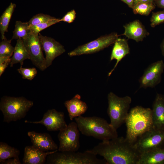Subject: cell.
Wrapping results in <instances>:
<instances>
[{
  "label": "cell",
  "instance_id": "obj_10",
  "mask_svg": "<svg viewBox=\"0 0 164 164\" xmlns=\"http://www.w3.org/2000/svg\"><path fill=\"white\" fill-rule=\"evenodd\" d=\"M22 39L32 63L40 70H45L47 68L45 58L43 53L39 34L30 32L26 38Z\"/></svg>",
  "mask_w": 164,
  "mask_h": 164
},
{
  "label": "cell",
  "instance_id": "obj_4",
  "mask_svg": "<svg viewBox=\"0 0 164 164\" xmlns=\"http://www.w3.org/2000/svg\"><path fill=\"white\" fill-rule=\"evenodd\" d=\"M33 104V101L23 97L3 96L0 109L3 115V121L9 123L24 118Z\"/></svg>",
  "mask_w": 164,
  "mask_h": 164
},
{
  "label": "cell",
  "instance_id": "obj_17",
  "mask_svg": "<svg viewBox=\"0 0 164 164\" xmlns=\"http://www.w3.org/2000/svg\"><path fill=\"white\" fill-rule=\"evenodd\" d=\"M124 27L125 30L122 35L137 42L142 41L145 37L149 34L138 20H135L127 24Z\"/></svg>",
  "mask_w": 164,
  "mask_h": 164
},
{
  "label": "cell",
  "instance_id": "obj_26",
  "mask_svg": "<svg viewBox=\"0 0 164 164\" xmlns=\"http://www.w3.org/2000/svg\"><path fill=\"white\" fill-rule=\"evenodd\" d=\"M11 40H8L5 37L2 39L0 43V57H11L15 48L11 44Z\"/></svg>",
  "mask_w": 164,
  "mask_h": 164
},
{
  "label": "cell",
  "instance_id": "obj_8",
  "mask_svg": "<svg viewBox=\"0 0 164 164\" xmlns=\"http://www.w3.org/2000/svg\"><path fill=\"white\" fill-rule=\"evenodd\" d=\"M58 151L76 152L80 147V133L76 122L72 121L65 128L59 131Z\"/></svg>",
  "mask_w": 164,
  "mask_h": 164
},
{
  "label": "cell",
  "instance_id": "obj_18",
  "mask_svg": "<svg viewBox=\"0 0 164 164\" xmlns=\"http://www.w3.org/2000/svg\"><path fill=\"white\" fill-rule=\"evenodd\" d=\"M64 104L71 121L84 113L88 108L87 104L81 100V97L78 94L76 95L71 99L65 101Z\"/></svg>",
  "mask_w": 164,
  "mask_h": 164
},
{
  "label": "cell",
  "instance_id": "obj_21",
  "mask_svg": "<svg viewBox=\"0 0 164 164\" xmlns=\"http://www.w3.org/2000/svg\"><path fill=\"white\" fill-rule=\"evenodd\" d=\"M14 47L13 54L11 58L10 64L11 67H12L14 64L18 63H20L21 66H22L25 60L30 59L29 54L22 39L19 38L17 39L16 43Z\"/></svg>",
  "mask_w": 164,
  "mask_h": 164
},
{
  "label": "cell",
  "instance_id": "obj_14",
  "mask_svg": "<svg viewBox=\"0 0 164 164\" xmlns=\"http://www.w3.org/2000/svg\"><path fill=\"white\" fill-rule=\"evenodd\" d=\"M27 135L30 138L32 146L43 152L58 150L57 145L48 133H39L32 131L29 132Z\"/></svg>",
  "mask_w": 164,
  "mask_h": 164
},
{
  "label": "cell",
  "instance_id": "obj_35",
  "mask_svg": "<svg viewBox=\"0 0 164 164\" xmlns=\"http://www.w3.org/2000/svg\"><path fill=\"white\" fill-rule=\"evenodd\" d=\"M154 2L158 7L164 9V0H155Z\"/></svg>",
  "mask_w": 164,
  "mask_h": 164
},
{
  "label": "cell",
  "instance_id": "obj_6",
  "mask_svg": "<svg viewBox=\"0 0 164 164\" xmlns=\"http://www.w3.org/2000/svg\"><path fill=\"white\" fill-rule=\"evenodd\" d=\"M108 99L107 113L110 120V124L117 130L125 122L132 99L128 96L119 97L110 92L108 94Z\"/></svg>",
  "mask_w": 164,
  "mask_h": 164
},
{
  "label": "cell",
  "instance_id": "obj_16",
  "mask_svg": "<svg viewBox=\"0 0 164 164\" xmlns=\"http://www.w3.org/2000/svg\"><path fill=\"white\" fill-rule=\"evenodd\" d=\"M153 127L164 130V95L157 94L152 109Z\"/></svg>",
  "mask_w": 164,
  "mask_h": 164
},
{
  "label": "cell",
  "instance_id": "obj_36",
  "mask_svg": "<svg viewBox=\"0 0 164 164\" xmlns=\"http://www.w3.org/2000/svg\"><path fill=\"white\" fill-rule=\"evenodd\" d=\"M127 4L130 8H132L133 0H120Z\"/></svg>",
  "mask_w": 164,
  "mask_h": 164
},
{
  "label": "cell",
  "instance_id": "obj_24",
  "mask_svg": "<svg viewBox=\"0 0 164 164\" xmlns=\"http://www.w3.org/2000/svg\"><path fill=\"white\" fill-rule=\"evenodd\" d=\"M31 31L28 22H23L20 21L15 22V29L13 32V36L11 39H23L26 38L30 33Z\"/></svg>",
  "mask_w": 164,
  "mask_h": 164
},
{
  "label": "cell",
  "instance_id": "obj_13",
  "mask_svg": "<svg viewBox=\"0 0 164 164\" xmlns=\"http://www.w3.org/2000/svg\"><path fill=\"white\" fill-rule=\"evenodd\" d=\"M39 36L43 50L45 53L47 68L50 66L53 60L65 52L63 46L51 37L44 36L40 33Z\"/></svg>",
  "mask_w": 164,
  "mask_h": 164
},
{
  "label": "cell",
  "instance_id": "obj_28",
  "mask_svg": "<svg viewBox=\"0 0 164 164\" xmlns=\"http://www.w3.org/2000/svg\"><path fill=\"white\" fill-rule=\"evenodd\" d=\"M55 18L49 15L39 13L33 16L27 22L29 26L31 27L47 22Z\"/></svg>",
  "mask_w": 164,
  "mask_h": 164
},
{
  "label": "cell",
  "instance_id": "obj_9",
  "mask_svg": "<svg viewBox=\"0 0 164 164\" xmlns=\"http://www.w3.org/2000/svg\"><path fill=\"white\" fill-rule=\"evenodd\" d=\"M119 35L116 33L102 36L97 39L80 46L68 53L70 56L94 53L114 43Z\"/></svg>",
  "mask_w": 164,
  "mask_h": 164
},
{
  "label": "cell",
  "instance_id": "obj_33",
  "mask_svg": "<svg viewBox=\"0 0 164 164\" xmlns=\"http://www.w3.org/2000/svg\"><path fill=\"white\" fill-rule=\"evenodd\" d=\"M11 62V58H10L0 64V77L1 76L2 74L4 72L6 68L10 64Z\"/></svg>",
  "mask_w": 164,
  "mask_h": 164
},
{
  "label": "cell",
  "instance_id": "obj_7",
  "mask_svg": "<svg viewBox=\"0 0 164 164\" xmlns=\"http://www.w3.org/2000/svg\"><path fill=\"white\" fill-rule=\"evenodd\" d=\"M164 144V130L153 127L139 136L134 146L140 154L159 148Z\"/></svg>",
  "mask_w": 164,
  "mask_h": 164
},
{
  "label": "cell",
  "instance_id": "obj_29",
  "mask_svg": "<svg viewBox=\"0 0 164 164\" xmlns=\"http://www.w3.org/2000/svg\"><path fill=\"white\" fill-rule=\"evenodd\" d=\"M17 70L22 76L23 79L30 80H32L37 73L36 69L34 67L25 68L22 67V66H21L20 68L18 69Z\"/></svg>",
  "mask_w": 164,
  "mask_h": 164
},
{
  "label": "cell",
  "instance_id": "obj_30",
  "mask_svg": "<svg viewBox=\"0 0 164 164\" xmlns=\"http://www.w3.org/2000/svg\"><path fill=\"white\" fill-rule=\"evenodd\" d=\"M150 22L152 27L164 22V10L152 12Z\"/></svg>",
  "mask_w": 164,
  "mask_h": 164
},
{
  "label": "cell",
  "instance_id": "obj_19",
  "mask_svg": "<svg viewBox=\"0 0 164 164\" xmlns=\"http://www.w3.org/2000/svg\"><path fill=\"white\" fill-rule=\"evenodd\" d=\"M114 44L110 60L111 61L115 59L116 60V62L113 68L108 73V76L111 75L122 59L130 53V49L127 40L118 38Z\"/></svg>",
  "mask_w": 164,
  "mask_h": 164
},
{
  "label": "cell",
  "instance_id": "obj_3",
  "mask_svg": "<svg viewBox=\"0 0 164 164\" xmlns=\"http://www.w3.org/2000/svg\"><path fill=\"white\" fill-rule=\"evenodd\" d=\"M80 132L83 135L102 141L118 137L117 130L104 119L97 116H80L74 118Z\"/></svg>",
  "mask_w": 164,
  "mask_h": 164
},
{
  "label": "cell",
  "instance_id": "obj_23",
  "mask_svg": "<svg viewBox=\"0 0 164 164\" xmlns=\"http://www.w3.org/2000/svg\"><path fill=\"white\" fill-rule=\"evenodd\" d=\"M19 150L4 142H0V162L7 159L19 157Z\"/></svg>",
  "mask_w": 164,
  "mask_h": 164
},
{
  "label": "cell",
  "instance_id": "obj_27",
  "mask_svg": "<svg viewBox=\"0 0 164 164\" xmlns=\"http://www.w3.org/2000/svg\"><path fill=\"white\" fill-rule=\"evenodd\" d=\"M60 22V19L55 18L35 26L30 27L31 32L34 34L38 35L42 30Z\"/></svg>",
  "mask_w": 164,
  "mask_h": 164
},
{
  "label": "cell",
  "instance_id": "obj_2",
  "mask_svg": "<svg viewBox=\"0 0 164 164\" xmlns=\"http://www.w3.org/2000/svg\"><path fill=\"white\" fill-rule=\"evenodd\" d=\"M125 123V138L134 144L139 136L153 127L152 109L138 106L132 108L128 113Z\"/></svg>",
  "mask_w": 164,
  "mask_h": 164
},
{
  "label": "cell",
  "instance_id": "obj_12",
  "mask_svg": "<svg viewBox=\"0 0 164 164\" xmlns=\"http://www.w3.org/2000/svg\"><path fill=\"white\" fill-rule=\"evenodd\" d=\"M164 69V63L159 60L150 65L145 70L139 82L140 88L153 87L161 81Z\"/></svg>",
  "mask_w": 164,
  "mask_h": 164
},
{
  "label": "cell",
  "instance_id": "obj_15",
  "mask_svg": "<svg viewBox=\"0 0 164 164\" xmlns=\"http://www.w3.org/2000/svg\"><path fill=\"white\" fill-rule=\"evenodd\" d=\"M58 150L50 152H43L32 145L26 146L24 149L23 163L24 164H43L46 163L47 155Z\"/></svg>",
  "mask_w": 164,
  "mask_h": 164
},
{
  "label": "cell",
  "instance_id": "obj_32",
  "mask_svg": "<svg viewBox=\"0 0 164 164\" xmlns=\"http://www.w3.org/2000/svg\"><path fill=\"white\" fill-rule=\"evenodd\" d=\"M2 164H21L19 157L11 158L0 162Z\"/></svg>",
  "mask_w": 164,
  "mask_h": 164
},
{
  "label": "cell",
  "instance_id": "obj_11",
  "mask_svg": "<svg viewBox=\"0 0 164 164\" xmlns=\"http://www.w3.org/2000/svg\"><path fill=\"white\" fill-rule=\"evenodd\" d=\"M25 122L41 124L50 131H60L67 125L65 121L64 113L58 111L54 109L48 110L40 121H31L25 120Z\"/></svg>",
  "mask_w": 164,
  "mask_h": 164
},
{
  "label": "cell",
  "instance_id": "obj_1",
  "mask_svg": "<svg viewBox=\"0 0 164 164\" xmlns=\"http://www.w3.org/2000/svg\"><path fill=\"white\" fill-rule=\"evenodd\" d=\"M86 151L103 157L107 164H136L140 156L134 144L122 137L102 141Z\"/></svg>",
  "mask_w": 164,
  "mask_h": 164
},
{
  "label": "cell",
  "instance_id": "obj_31",
  "mask_svg": "<svg viewBox=\"0 0 164 164\" xmlns=\"http://www.w3.org/2000/svg\"><path fill=\"white\" fill-rule=\"evenodd\" d=\"M76 12L74 9L67 12L63 17L60 19V21L71 23L73 22L76 17Z\"/></svg>",
  "mask_w": 164,
  "mask_h": 164
},
{
  "label": "cell",
  "instance_id": "obj_5",
  "mask_svg": "<svg viewBox=\"0 0 164 164\" xmlns=\"http://www.w3.org/2000/svg\"><path fill=\"white\" fill-rule=\"evenodd\" d=\"M58 151L47 155L46 164H107L104 159H99L97 155L86 151L83 152Z\"/></svg>",
  "mask_w": 164,
  "mask_h": 164
},
{
  "label": "cell",
  "instance_id": "obj_25",
  "mask_svg": "<svg viewBox=\"0 0 164 164\" xmlns=\"http://www.w3.org/2000/svg\"><path fill=\"white\" fill-rule=\"evenodd\" d=\"M155 8L154 3L151 2L138 3L134 5L132 8L135 14L148 15Z\"/></svg>",
  "mask_w": 164,
  "mask_h": 164
},
{
  "label": "cell",
  "instance_id": "obj_34",
  "mask_svg": "<svg viewBox=\"0 0 164 164\" xmlns=\"http://www.w3.org/2000/svg\"><path fill=\"white\" fill-rule=\"evenodd\" d=\"M155 1V0H133V7L137 4L141 3L151 2L154 3Z\"/></svg>",
  "mask_w": 164,
  "mask_h": 164
},
{
  "label": "cell",
  "instance_id": "obj_20",
  "mask_svg": "<svg viewBox=\"0 0 164 164\" xmlns=\"http://www.w3.org/2000/svg\"><path fill=\"white\" fill-rule=\"evenodd\" d=\"M136 164H164V148H157L140 154Z\"/></svg>",
  "mask_w": 164,
  "mask_h": 164
},
{
  "label": "cell",
  "instance_id": "obj_37",
  "mask_svg": "<svg viewBox=\"0 0 164 164\" xmlns=\"http://www.w3.org/2000/svg\"><path fill=\"white\" fill-rule=\"evenodd\" d=\"M161 49L163 55L164 56V39L161 45Z\"/></svg>",
  "mask_w": 164,
  "mask_h": 164
},
{
  "label": "cell",
  "instance_id": "obj_22",
  "mask_svg": "<svg viewBox=\"0 0 164 164\" xmlns=\"http://www.w3.org/2000/svg\"><path fill=\"white\" fill-rule=\"evenodd\" d=\"M16 5L15 4L11 3L1 16L0 29L2 39L5 37L4 36L5 32L8 31L9 23Z\"/></svg>",
  "mask_w": 164,
  "mask_h": 164
}]
</instances>
